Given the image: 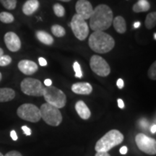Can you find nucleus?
Masks as SVG:
<instances>
[{
  "label": "nucleus",
  "mask_w": 156,
  "mask_h": 156,
  "mask_svg": "<svg viewBox=\"0 0 156 156\" xmlns=\"http://www.w3.org/2000/svg\"><path fill=\"white\" fill-rule=\"evenodd\" d=\"M53 9L54 14H55L57 17H62L64 16V14H65V9H64L63 6L60 5V4H55V5H54Z\"/></svg>",
  "instance_id": "25"
},
{
  "label": "nucleus",
  "mask_w": 156,
  "mask_h": 156,
  "mask_svg": "<svg viewBox=\"0 0 156 156\" xmlns=\"http://www.w3.org/2000/svg\"><path fill=\"white\" fill-rule=\"evenodd\" d=\"M88 43L91 49L98 54L108 53L115 46L114 39L103 31H94L90 36Z\"/></svg>",
  "instance_id": "2"
},
{
  "label": "nucleus",
  "mask_w": 156,
  "mask_h": 156,
  "mask_svg": "<svg viewBox=\"0 0 156 156\" xmlns=\"http://www.w3.org/2000/svg\"><path fill=\"white\" fill-rule=\"evenodd\" d=\"M117 102H118V106L120 108L122 109L124 108V103L122 99H118V100H117Z\"/></svg>",
  "instance_id": "37"
},
{
  "label": "nucleus",
  "mask_w": 156,
  "mask_h": 156,
  "mask_svg": "<svg viewBox=\"0 0 156 156\" xmlns=\"http://www.w3.org/2000/svg\"><path fill=\"white\" fill-rule=\"evenodd\" d=\"M38 62L39 64H40L41 66H42V67L47 65V62H46V60L43 57H40L38 58Z\"/></svg>",
  "instance_id": "32"
},
{
  "label": "nucleus",
  "mask_w": 156,
  "mask_h": 156,
  "mask_svg": "<svg viewBox=\"0 0 156 156\" xmlns=\"http://www.w3.org/2000/svg\"><path fill=\"white\" fill-rule=\"evenodd\" d=\"M4 55V51L2 48H0V58Z\"/></svg>",
  "instance_id": "41"
},
{
  "label": "nucleus",
  "mask_w": 156,
  "mask_h": 156,
  "mask_svg": "<svg viewBox=\"0 0 156 156\" xmlns=\"http://www.w3.org/2000/svg\"><path fill=\"white\" fill-rule=\"evenodd\" d=\"M127 151H128V149L126 146H123V147H121L119 150L120 153L122 154V155H125V154L127 153Z\"/></svg>",
  "instance_id": "35"
},
{
  "label": "nucleus",
  "mask_w": 156,
  "mask_h": 156,
  "mask_svg": "<svg viewBox=\"0 0 156 156\" xmlns=\"http://www.w3.org/2000/svg\"><path fill=\"white\" fill-rule=\"evenodd\" d=\"M51 32L54 36L58 37V38H61L65 36L66 31L63 27L59 25H54L51 27Z\"/></svg>",
  "instance_id": "22"
},
{
  "label": "nucleus",
  "mask_w": 156,
  "mask_h": 156,
  "mask_svg": "<svg viewBox=\"0 0 156 156\" xmlns=\"http://www.w3.org/2000/svg\"><path fill=\"white\" fill-rule=\"evenodd\" d=\"M41 116L46 124L57 126L62 122V116L59 109L48 103H44L40 108Z\"/></svg>",
  "instance_id": "5"
},
{
  "label": "nucleus",
  "mask_w": 156,
  "mask_h": 156,
  "mask_svg": "<svg viewBox=\"0 0 156 156\" xmlns=\"http://www.w3.org/2000/svg\"><path fill=\"white\" fill-rule=\"evenodd\" d=\"M18 69L21 73L26 75H34L38 71V65L30 60H22L18 63Z\"/></svg>",
  "instance_id": "13"
},
{
  "label": "nucleus",
  "mask_w": 156,
  "mask_h": 156,
  "mask_svg": "<svg viewBox=\"0 0 156 156\" xmlns=\"http://www.w3.org/2000/svg\"><path fill=\"white\" fill-rule=\"evenodd\" d=\"M90 66L93 73L101 77H107L111 73L108 64L101 56L93 55L90 58Z\"/></svg>",
  "instance_id": "10"
},
{
  "label": "nucleus",
  "mask_w": 156,
  "mask_h": 156,
  "mask_svg": "<svg viewBox=\"0 0 156 156\" xmlns=\"http://www.w3.org/2000/svg\"><path fill=\"white\" fill-rule=\"evenodd\" d=\"M151 130L152 133L155 134V132H156V125H155V124H153V125L151 126Z\"/></svg>",
  "instance_id": "39"
},
{
  "label": "nucleus",
  "mask_w": 156,
  "mask_h": 156,
  "mask_svg": "<svg viewBox=\"0 0 156 156\" xmlns=\"http://www.w3.org/2000/svg\"><path fill=\"white\" fill-rule=\"evenodd\" d=\"M0 21L4 23H11L14 21V17L11 13L2 12L0 13Z\"/></svg>",
  "instance_id": "23"
},
{
  "label": "nucleus",
  "mask_w": 156,
  "mask_h": 156,
  "mask_svg": "<svg viewBox=\"0 0 156 156\" xmlns=\"http://www.w3.org/2000/svg\"><path fill=\"white\" fill-rule=\"evenodd\" d=\"M113 25L119 34H124L126 30V24L124 18L122 16H117L113 20Z\"/></svg>",
  "instance_id": "18"
},
{
  "label": "nucleus",
  "mask_w": 156,
  "mask_h": 156,
  "mask_svg": "<svg viewBox=\"0 0 156 156\" xmlns=\"http://www.w3.org/2000/svg\"><path fill=\"white\" fill-rule=\"evenodd\" d=\"M140 124L142 128L147 129L148 127V122L145 119H142L140 121Z\"/></svg>",
  "instance_id": "33"
},
{
  "label": "nucleus",
  "mask_w": 156,
  "mask_h": 156,
  "mask_svg": "<svg viewBox=\"0 0 156 156\" xmlns=\"http://www.w3.org/2000/svg\"><path fill=\"white\" fill-rule=\"evenodd\" d=\"M77 14L85 20L90 19L93 14V6L87 0H78L75 6Z\"/></svg>",
  "instance_id": "11"
},
{
  "label": "nucleus",
  "mask_w": 156,
  "mask_h": 156,
  "mask_svg": "<svg viewBox=\"0 0 156 156\" xmlns=\"http://www.w3.org/2000/svg\"><path fill=\"white\" fill-rule=\"evenodd\" d=\"M39 7L38 0H28L23 7V12L25 15H31L36 12Z\"/></svg>",
  "instance_id": "16"
},
{
  "label": "nucleus",
  "mask_w": 156,
  "mask_h": 156,
  "mask_svg": "<svg viewBox=\"0 0 156 156\" xmlns=\"http://www.w3.org/2000/svg\"><path fill=\"white\" fill-rule=\"evenodd\" d=\"M0 2L6 9H14L16 7L17 0H0Z\"/></svg>",
  "instance_id": "24"
},
{
  "label": "nucleus",
  "mask_w": 156,
  "mask_h": 156,
  "mask_svg": "<svg viewBox=\"0 0 156 156\" xmlns=\"http://www.w3.org/2000/svg\"><path fill=\"white\" fill-rule=\"evenodd\" d=\"M17 116L23 120L36 123L41 119L40 108L31 103H25L17 108Z\"/></svg>",
  "instance_id": "7"
},
{
  "label": "nucleus",
  "mask_w": 156,
  "mask_h": 156,
  "mask_svg": "<svg viewBox=\"0 0 156 156\" xmlns=\"http://www.w3.org/2000/svg\"><path fill=\"white\" fill-rule=\"evenodd\" d=\"M154 39H155V40L156 39V34H155V33L154 34Z\"/></svg>",
  "instance_id": "44"
},
{
  "label": "nucleus",
  "mask_w": 156,
  "mask_h": 156,
  "mask_svg": "<svg viewBox=\"0 0 156 156\" xmlns=\"http://www.w3.org/2000/svg\"><path fill=\"white\" fill-rule=\"evenodd\" d=\"M44 87L41 82L35 78H25L20 83V88L23 93L30 96H43Z\"/></svg>",
  "instance_id": "6"
},
{
  "label": "nucleus",
  "mask_w": 156,
  "mask_h": 156,
  "mask_svg": "<svg viewBox=\"0 0 156 156\" xmlns=\"http://www.w3.org/2000/svg\"><path fill=\"white\" fill-rule=\"evenodd\" d=\"M4 40L6 46L10 51L16 52L21 48L20 39L16 34L13 32H8L5 35Z\"/></svg>",
  "instance_id": "12"
},
{
  "label": "nucleus",
  "mask_w": 156,
  "mask_h": 156,
  "mask_svg": "<svg viewBox=\"0 0 156 156\" xmlns=\"http://www.w3.org/2000/svg\"><path fill=\"white\" fill-rule=\"evenodd\" d=\"M124 140V135L116 129H112L96 142L95 150L96 152H108L115 146L119 145Z\"/></svg>",
  "instance_id": "3"
},
{
  "label": "nucleus",
  "mask_w": 156,
  "mask_h": 156,
  "mask_svg": "<svg viewBox=\"0 0 156 156\" xmlns=\"http://www.w3.org/2000/svg\"><path fill=\"white\" fill-rule=\"evenodd\" d=\"M140 25H141V23L140 22H135L134 23V28H138L140 27Z\"/></svg>",
  "instance_id": "40"
},
{
  "label": "nucleus",
  "mask_w": 156,
  "mask_h": 156,
  "mask_svg": "<svg viewBox=\"0 0 156 156\" xmlns=\"http://www.w3.org/2000/svg\"><path fill=\"white\" fill-rule=\"evenodd\" d=\"M72 90L76 94L90 95L93 91V87L88 83H77L72 85Z\"/></svg>",
  "instance_id": "14"
},
{
  "label": "nucleus",
  "mask_w": 156,
  "mask_h": 156,
  "mask_svg": "<svg viewBox=\"0 0 156 156\" xmlns=\"http://www.w3.org/2000/svg\"><path fill=\"white\" fill-rule=\"evenodd\" d=\"M95 156H111L107 152H97Z\"/></svg>",
  "instance_id": "36"
},
{
  "label": "nucleus",
  "mask_w": 156,
  "mask_h": 156,
  "mask_svg": "<svg viewBox=\"0 0 156 156\" xmlns=\"http://www.w3.org/2000/svg\"><path fill=\"white\" fill-rule=\"evenodd\" d=\"M44 85H46V87H49V86H51L52 85V81L50 79H46L44 80Z\"/></svg>",
  "instance_id": "38"
},
{
  "label": "nucleus",
  "mask_w": 156,
  "mask_h": 156,
  "mask_svg": "<svg viewBox=\"0 0 156 156\" xmlns=\"http://www.w3.org/2000/svg\"><path fill=\"white\" fill-rule=\"evenodd\" d=\"M113 12L106 5H100L93 9L90 17V27L93 31H103L108 29L113 23Z\"/></svg>",
  "instance_id": "1"
},
{
  "label": "nucleus",
  "mask_w": 156,
  "mask_h": 156,
  "mask_svg": "<svg viewBox=\"0 0 156 156\" xmlns=\"http://www.w3.org/2000/svg\"><path fill=\"white\" fill-rule=\"evenodd\" d=\"M22 129H23V131L24 132V134H26L27 136H30L31 134L30 129L27 126H22Z\"/></svg>",
  "instance_id": "30"
},
{
  "label": "nucleus",
  "mask_w": 156,
  "mask_h": 156,
  "mask_svg": "<svg viewBox=\"0 0 156 156\" xmlns=\"http://www.w3.org/2000/svg\"><path fill=\"white\" fill-rule=\"evenodd\" d=\"M76 112L83 119L87 120L90 117L91 112L88 107L83 101H79L75 104Z\"/></svg>",
  "instance_id": "15"
},
{
  "label": "nucleus",
  "mask_w": 156,
  "mask_h": 156,
  "mask_svg": "<svg viewBox=\"0 0 156 156\" xmlns=\"http://www.w3.org/2000/svg\"><path fill=\"white\" fill-rule=\"evenodd\" d=\"M4 156H23L22 154L20 153H19L18 151H9L7 153L6 155Z\"/></svg>",
  "instance_id": "29"
},
{
  "label": "nucleus",
  "mask_w": 156,
  "mask_h": 156,
  "mask_svg": "<svg viewBox=\"0 0 156 156\" xmlns=\"http://www.w3.org/2000/svg\"><path fill=\"white\" fill-rule=\"evenodd\" d=\"M148 76L153 80H156V63L153 62L151 67H150L149 70H148Z\"/></svg>",
  "instance_id": "26"
},
{
  "label": "nucleus",
  "mask_w": 156,
  "mask_h": 156,
  "mask_svg": "<svg viewBox=\"0 0 156 156\" xmlns=\"http://www.w3.org/2000/svg\"><path fill=\"white\" fill-rule=\"evenodd\" d=\"M116 85L119 89H122L123 87H124V81H123V80L121 79V78L118 79V80H117V82H116Z\"/></svg>",
  "instance_id": "31"
},
{
  "label": "nucleus",
  "mask_w": 156,
  "mask_h": 156,
  "mask_svg": "<svg viewBox=\"0 0 156 156\" xmlns=\"http://www.w3.org/2000/svg\"><path fill=\"white\" fill-rule=\"evenodd\" d=\"M0 156H4V155H2V153H0Z\"/></svg>",
  "instance_id": "45"
},
{
  "label": "nucleus",
  "mask_w": 156,
  "mask_h": 156,
  "mask_svg": "<svg viewBox=\"0 0 156 156\" xmlns=\"http://www.w3.org/2000/svg\"><path fill=\"white\" fill-rule=\"evenodd\" d=\"M74 70L75 72V77L78 78H81L83 77V72L81 70V67L80 64L77 62H75L73 64Z\"/></svg>",
  "instance_id": "28"
},
{
  "label": "nucleus",
  "mask_w": 156,
  "mask_h": 156,
  "mask_svg": "<svg viewBox=\"0 0 156 156\" xmlns=\"http://www.w3.org/2000/svg\"><path fill=\"white\" fill-rule=\"evenodd\" d=\"M151 5L147 0H139L135 5L133 6V11L134 12H147L150 9Z\"/></svg>",
  "instance_id": "20"
},
{
  "label": "nucleus",
  "mask_w": 156,
  "mask_h": 156,
  "mask_svg": "<svg viewBox=\"0 0 156 156\" xmlns=\"http://www.w3.org/2000/svg\"><path fill=\"white\" fill-rule=\"evenodd\" d=\"M145 26L147 29H152L155 26L156 24V13L154 12L149 13L147 15L145 22Z\"/></svg>",
  "instance_id": "21"
},
{
  "label": "nucleus",
  "mask_w": 156,
  "mask_h": 156,
  "mask_svg": "<svg viewBox=\"0 0 156 156\" xmlns=\"http://www.w3.org/2000/svg\"><path fill=\"white\" fill-rule=\"evenodd\" d=\"M15 92L14 90L4 87L0 88V102H8L15 98Z\"/></svg>",
  "instance_id": "17"
},
{
  "label": "nucleus",
  "mask_w": 156,
  "mask_h": 156,
  "mask_svg": "<svg viewBox=\"0 0 156 156\" xmlns=\"http://www.w3.org/2000/svg\"><path fill=\"white\" fill-rule=\"evenodd\" d=\"M12 62V58L8 55H3L0 58V66L1 67H5L9 65Z\"/></svg>",
  "instance_id": "27"
},
{
  "label": "nucleus",
  "mask_w": 156,
  "mask_h": 156,
  "mask_svg": "<svg viewBox=\"0 0 156 156\" xmlns=\"http://www.w3.org/2000/svg\"><path fill=\"white\" fill-rule=\"evenodd\" d=\"M43 96L46 103L58 109L64 107L67 102V97L63 91L54 86L44 87Z\"/></svg>",
  "instance_id": "4"
},
{
  "label": "nucleus",
  "mask_w": 156,
  "mask_h": 156,
  "mask_svg": "<svg viewBox=\"0 0 156 156\" xmlns=\"http://www.w3.org/2000/svg\"><path fill=\"white\" fill-rule=\"evenodd\" d=\"M2 73H0V81L2 80Z\"/></svg>",
  "instance_id": "43"
},
{
  "label": "nucleus",
  "mask_w": 156,
  "mask_h": 156,
  "mask_svg": "<svg viewBox=\"0 0 156 156\" xmlns=\"http://www.w3.org/2000/svg\"><path fill=\"white\" fill-rule=\"evenodd\" d=\"M135 142L138 148L141 151L148 155L156 154V141L153 138L140 133L135 136Z\"/></svg>",
  "instance_id": "9"
},
{
  "label": "nucleus",
  "mask_w": 156,
  "mask_h": 156,
  "mask_svg": "<svg viewBox=\"0 0 156 156\" xmlns=\"http://www.w3.org/2000/svg\"><path fill=\"white\" fill-rule=\"evenodd\" d=\"M72 30L80 41H84L89 34V27L86 21L79 15L75 14L70 23Z\"/></svg>",
  "instance_id": "8"
},
{
  "label": "nucleus",
  "mask_w": 156,
  "mask_h": 156,
  "mask_svg": "<svg viewBox=\"0 0 156 156\" xmlns=\"http://www.w3.org/2000/svg\"><path fill=\"white\" fill-rule=\"evenodd\" d=\"M59 1H62V2H69L70 0H59Z\"/></svg>",
  "instance_id": "42"
},
{
  "label": "nucleus",
  "mask_w": 156,
  "mask_h": 156,
  "mask_svg": "<svg viewBox=\"0 0 156 156\" xmlns=\"http://www.w3.org/2000/svg\"><path fill=\"white\" fill-rule=\"evenodd\" d=\"M10 136H11L12 139L14 140V141H16V140H17V135L16 132H15V130H12V131H11Z\"/></svg>",
  "instance_id": "34"
},
{
  "label": "nucleus",
  "mask_w": 156,
  "mask_h": 156,
  "mask_svg": "<svg viewBox=\"0 0 156 156\" xmlns=\"http://www.w3.org/2000/svg\"><path fill=\"white\" fill-rule=\"evenodd\" d=\"M37 38L41 42L46 45H51L54 43L53 37L44 30H38L36 32Z\"/></svg>",
  "instance_id": "19"
}]
</instances>
